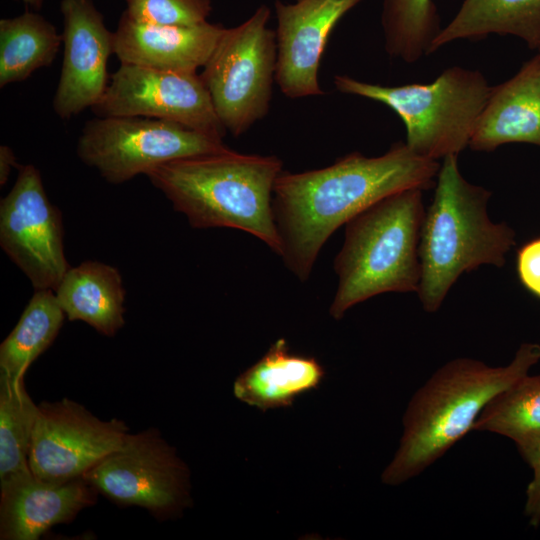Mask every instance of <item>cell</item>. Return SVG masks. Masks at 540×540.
Wrapping results in <instances>:
<instances>
[{
	"instance_id": "obj_1",
	"label": "cell",
	"mask_w": 540,
	"mask_h": 540,
	"mask_svg": "<svg viewBox=\"0 0 540 540\" xmlns=\"http://www.w3.org/2000/svg\"><path fill=\"white\" fill-rule=\"evenodd\" d=\"M439 168L438 161L416 155L400 141L376 157L352 152L323 168L283 170L272 200L279 256L306 281L322 247L340 226L389 195L433 187Z\"/></svg>"
},
{
	"instance_id": "obj_2",
	"label": "cell",
	"mask_w": 540,
	"mask_h": 540,
	"mask_svg": "<svg viewBox=\"0 0 540 540\" xmlns=\"http://www.w3.org/2000/svg\"><path fill=\"white\" fill-rule=\"evenodd\" d=\"M539 361L540 344L525 342L505 366L456 358L437 369L407 405L403 435L382 482L396 486L422 473L473 430L495 396L529 374Z\"/></svg>"
},
{
	"instance_id": "obj_3",
	"label": "cell",
	"mask_w": 540,
	"mask_h": 540,
	"mask_svg": "<svg viewBox=\"0 0 540 540\" xmlns=\"http://www.w3.org/2000/svg\"><path fill=\"white\" fill-rule=\"evenodd\" d=\"M282 171L283 163L275 155L228 149L173 160L146 176L192 227L238 229L280 255L272 200Z\"/></svg>"
},
{
	"instance_id": "obj_4",
	"label": "cell",
	"mask_w": 540,
	"mask_h": 540,
	"mask_svg": "<svg viewBox=\"0 0 540 540\" xmlns=\"http://www.w3.org/2000/svg\"><path fill=\"white\" fill-rule=\"evenodd\" d=\"M491 192L460 173L458 156L443 158L434 198L425 210L419 243L421 279L417 294L434 313L459 277L481 265L502 267L515 245V232L487 212Z\"/></svg>"
},
{
	"instance_id": "obj_5",
	"label": "cell",
	"mask_w": 540,
	"mask_h": 540,
	"mask_svg": "<svg viewBox=\"0 0 540 540\" xmlns=\"http://www.w3.org/2000/svg\"><path fill=\"white\" fill-rule=\"evenodd\" d=\"M423 191L411 188L389 195L345 224L333 264L338 284L329 313L334 319L379 294L417 293Z\"/></svg>"
},
{
	"instance_id": "obj_6",
	"label": "cell",
	"mask_w": 540,
	"mask_h": 540,
	"mask_svg": "<svg viewBox=\"0 0 540 540\" xmlns=\"http://www.w3.org/2000/svg\"><path fill=\"white\" fill-rule=\"evenodd\" d=\"M336 89L380 102L403 121L406 145L416 155L438 160L469 146L492 86L484 75L459 66L445 69L430 83L385 86L335 75Z\"/></svg>"
},
{
	"instance_id": "obj_7",
	"label": "cell",
	"mask_w": 540,
	"mask_h": 540,
	"mask_svg": "<svg viewBox=\"0 0 540 540\" xmlns=\"http://www.w3.org/2000/svg\"><path fill=\"white\" fill-rule=\"evenodd\" d=\"M271 10L260 5L238 26L225 28L200 77L216 114L234 137L267 116L276 74L275 30Z\"/></svg>"
},
{
	"instance_id": "obj_8",
	"label": "cell",
	"mask_w": 540,
	"mask_h": 540,
	"mask_svg": "<svg viewBox=\"0 0 540 540\" xmlns=\"http://www.w3.org/2000/svg\"><path fill=\"white\" fill-rule=\"evenodd\" d=\"M228 149L221 138L176 122L126 116L87 121L76 146L81 161L113 184L173 160Z\"/></svg>"
},
{
	"instance_id": "obj_9",
	"label": "cell",
	"mask_w": 540,
	"mask_h": 540,
	"mask_svg": "<svg viewBox=\"0 0 540 540\" xmlns=\"http://www.w3.org/2000/svg\"><path fill=\"white\" fill-rule=\"evenodd\" d=\"M83 477L116 504L144 508L158 520L175 517L190 504L188 467L156 428L128 433Z\"/></svg>"
},
{
	"instance_id": "obj_10",
	"label": "cell",
	"mask_w": 540,
	"mask_h": 540,
	"mask_svg": "<svg viewBox=\"0 0 540 540\" xmlns=\"http://www.w3.org/2000/svg\"><path fill=\"white\" fill-rule=\"evenodd\" d=\"M0 203V244L36 290L55 291L70 268L59 210L49 201L39 170L20 165Z\"/></svg>"
},
{
	"instance_id": "obj_11",
	"label": "cell",
	"mask_w": 540,
	"mask_h": 540,
	"mask_svg": "<svg viewBox=\"0 0 540 540\" xmlns=\"http://www.w3.org/2000/svg\"><path fill=\"white\" fill-rule=\"evenodd\" d=\"M98 117H146L172 121L223 139L226 130L196 72L121 64L98 103Z\"/></svg>"
},
{
	"instance_id": "obj_12",
	"label": "cell",
	"mask_w": 540,
	"mask_h": 540,
	"mask_svg": "<svg viewBox=\"0 0 540 540\" xmlns=\"http://www.w3.org/2000/svg\"><path fill=\"white\" fill-rule=\"evenodd\" d=\"M128 433L123 421L102 420L70 399L42 402L30 445V470L45 480L83 477L119 448Z\"/></svg>"
},
{
	"instance_id": "obj_13",
	"label": "cell",
	"mask_w": 540,
	"mask_h": 540,
	"mask_svg": "<svg viewBox=\"0 0 540 540\" xmlns=\"http://www.w3.org/2000/svg\"><path fill=\"white\" fill-rule=\"evenodd\" d=\"M362 0H276L275 82L291 99L323 95L319 67L336 24Z\"/></svg>"
},
{
	"instance_id": "obj_14",
	"label": "cell",
	"mask_w": 540,
	"mask_h": 540,
	"mask_svg": "<svg viewBox=\"0 0 540 540\" xmlns=\"http://www.w3.org/2000/svg\"><path fill=\"white\" fill-rule=\"evenodd\" d=\"M64 55L53 110L70 119L93 108L108 86L107 64L114 33L91 0H62Z\"/></svg>"
},
{
	"instance_id": "obj_15",
	"label": "cell",
	"mask_w": 540,
	"mask_h": 540,
	"mask_svg": "<svg viewBox=\"0 0 540 540\" xmlns=\"http://www.w3.org/2000/svg\"><path fill=\"white\" fill-rule=\"evenodd\" d=\"M0 538L37 540L51 527L72 521L96 502L84 477L45 480L31 470L0 481Z\"/></svg>"
},
{
	"instance_id": "obj_16",
	"label": "cell",
	"mask_w": 540,
	"mask_h": 540,
	"mask_svg": "<svg viewBox=\"0 0 540 540\" xmlns=\"http://www.w3.org/2000/svg\"><path fill=\"white\" fill-rule=\"evenodd\" d=\"M224 29L208 21L194 25L146 23L124 11L114 32V54L121 64L196 72L208 61Z\"/></svg>"
},
{
	"instance_id": "obj_17",
	"label": "cell",
	"mask_w": 540,
	"mask_h": 540,
	"mask_svg": "<svg viewBox=\"0 0 540 540\" xmlns=\"http://www.w3.org/2000/svg\"><path fill=\"white\" fill-rule=\"evenodd\" d=\"M507 143L540 147V54L509 80L493 86L469 147L492 151Z\"/></svg>"
},
{
	"instance_id": "obj_18",
	"label": "cell",
	"mask_w": 540,
	"mask_h": 540,
	"mask_svg": "<svg viewBox=\"0 0 540 540\" xmlns=\"http://www.w3.org/2000/svg\"><path fill=\"white\" fill-rule=\"evenodd\" d=\"M324 376L318 360L291 353L281 338L237 377L233 392L240 401L266 411L291 406L296 397L317 388Z\"/></svg>"
},
{
	"instance_id": "obj_19",
	"label": "cell",
	"mask_w": 540,
	"mask_h": 540,
	"mask_svg": "<svg viewBox=\"0 0 540 540\" xmlns=\"http://www.w3.org/2000/svg\"><path fill=\"white\" fill-rule=\"evenodd\" d=\"M54 293L69 320L83 321L105 336L125 324V290L111 265L86 261L70 267Z\"/></svg>"
},
{
	"instance_id": "obj_20",
	"label": "cell",
	"mask_w": 540,
	"mask_h": 540,
	"mask_svg": "<svg viewBox=\"0 0 540 540\" xmlns=\"http://www.w3.org/2000/svg\"><path fill=\"white\" fill-rule=\"evenodd\" d=\"M490 34L513 35L536 48L540 40V0H464L450 23L441 28L429 54L456 40Z\"/></svg>"
},
{
	"instance_id": "obj_21",
	"label": "cell",
	"mask_w": 540,
	"mask_h": 540,
	"mask_svg": "<svg viewBox=\"0 0 540 540\" xmlns=\"http://www.w3.org/2000/svg\"><path fill=\"white\" fill-rule=\"evenodd\" d=\"M472 431L509 438L532 467L540 457V373L523 376L495 396L476 419Z\"/></svg>"
},
{
	"instance_id": "obj_22",
	"label": "cell",
	"mask_w": 540,
	"mask_h": 540,
	"mask_svg": "<svg viewBox=\"0 0 540 540\" xmlns=\"http://www.w3.org/2000/svg\"><path fill=\"white\" fill-rule=\"evenodd\" d=\"M63 43L56 27L38 13L0 20V87L50 66Z\"/></svg>"
},
{
	"instance_id": "obj_23",
	"label": "cell",
	"mask_w": 540,
	"mask_h": 540,
	"mask_svg": "<svg viewBox=\"0 0 540 540\" xmlns=\"http://www.w3.org/2000/svg\"><path fill=\"white\" fill-rule=\"evenodd\" d=\"M65 313L53 290H36L18 323L0 346V374L22 379L32 362L54 341Z\"/></svg>"
},
{
	"instance_id": "obj_24",
	"label": "cell",
	"mask_w": 540,
	"mask_h": 540,
	"mask_svg": "<svg viewBox=\"0 0 540 540\" xmlns=\"http://www.w3.org/2000/svg\"><path fill=\"white\" fill-rule=\"evenodd\" d=\"M38 412L24 378L0 374V481L30 470L28 457Z\"/></svg>"
},
{
	"instance_id": "obj_25",
	"label": "cell",
	"mask_w": 540,
	"mask_h": 540,
	"mask_svg": "<svg viewBox=\"0 0 540 540\" xmlns=\"http://www.w3.org/2000/svg\"><path fill=\"white\" fill-rule=\"evenodd\" d=\"M381 21L386 52L406 63L429 54L441 30L432 0H384Z\"/></svg>"
},
{
	"instance_id": "obj_26",
	"label": "cell",
	"mask_w": 540,
	"mask_h": 540,
	"mask_svg": "<svg viewBox=\"0 0 540 540\" xmlns=\"http://www.w3.org/2000/svg\"><path fill=\"white\" fill-rule=\"evenodd\" d=\"M133 19L162 25H194L207 21L211 0H126Z\"/></svg>"
},
{
	"instance_id": "obj_27",
	"label": "cell",
	"mask_w": 540,
	"mask_h": 540,
	"mask_svg": "<svg viewBox=\"0 0 540 540\" xmlns=\"http://www.w3.org/2000/svg\"><path fill=\"white\" fill-rule=\"evenodd\" d=\"M517 273L524 287L540 298V238L518 250Z\"/></svg>"
},
{
	"instance_id": "obj_28",
	"label": "cell",
	"mask_w": 540,
	"mask_h": 540,
	"mask_svg": "<svg viewBox=\"0 0 540 540\" xmlns=\"http://www.w3.org/2000/svg\"><path fill=\"white\" fill-rule=\"evenodd\" d=\"M531 468L533 477L526 489L524 514L529 524L537 528L540 525V457Z\"/></svg>"
},
{
	"instance_id": "obj_29",
	"label": "cell",
	"mask_w": 540,
	"mask_h": 540,
	"mask_svg": "<svg viewBox=\"0 0 540 540\" xmlns=\"http://www.w3.org/2000/svg\"><path fill=\"white\" fill-rule=\"evenodd\" d=\"M18 167L13 150L7 145L0 146V184L4 185L13 167Z\"/></svg>"
},
{
	"instance_id": "obj_30",
	"label": "cell",
	"mask_w": 540,
	"mask_h": 540,
	"mask_svg": "<svg viewBox=\"0 0 540 540\" xmlns=\"http://www.w3.org/2000/svg\"><path fill=\"white\" fill-rule=\"evenodd\" d=\"M25 5L32 7L33 9H40L43 0H21Z\"/></svg>"
},
{
	"instance_id": "obj_31",
	"label": "cell",
	"mask_w": 540,
	"mask_h": 540,
	"mask_svg": "<svg viewBox=\"0 0 540 540\" xmlns=\"http://www.w3.org/2000/svg\"><path fill=\"white\" fill-rule=\"evenodd\" d=\"M536 49L538 50V53L540 54V40H539V42H538V44H537Z\"/></svg>"
}]
</instances>
